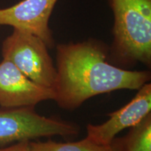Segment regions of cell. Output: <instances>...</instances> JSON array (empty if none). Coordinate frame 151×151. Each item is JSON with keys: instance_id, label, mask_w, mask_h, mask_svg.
Here are the masks:
<instances>
[{"instance_id": "cell-2", "label": "cell", "mask_w": 151, "mask_h": 151, "mask_svg": "<svg viewBox=\"0 0 151 151\" xmlns=\"http://www.w3.org/2000/svg\"><path fill=\"white\" fill-rule=\"evenodd\" d=\"M113 14V41L108 60L127 69L151 63V0H109Z\"/></svg>"}, {"instance_id": "cell-3", "label": "cell", "mask_w": 151, "mask_h": 151, "mask_svg": "<svg viewBox=\"0 0 151 151\" xmlns=\"http://www.w3.org/2000/svg\"><path fill=\"white\" fill-rule=\"evenodd\" d=\"M3 60L13 63L27 78L53 90L57 70L48 47L41 38L29 32L14 28L1 46Z\"/></svg>"}, {"instance_id": "cell-4", "label": "cell", "mask_w": 151, "mask_h": 151, "mask_svg": "<svg viewBox=\"0 0 151 151\" xmlns=\"http://www.w3.org/2000/svg\"><path fill=\"white\" fill-rule=\"evenodd\" d=\"M35 106L0 109V146L31 141L42 137L78 135L79 127L73 122L39 114Z\"/></svg>"}, {"instance_id": "cell-1", "label": "cell", "mask_w": 151, "mask_h": 151, "mask_svg": "<svg viewBox=\"0 0 151 151\" xmlns=\"http://www.w3.org/2000/svg\"><path fill=\"white\" fill-rule=\"evenodd\" d=\"M54 101L72 111L101 94L119 90H139L150 81L148 71L116 67L108 60L109 49L95 39L58 44L56 47Z\"/></svg>"}, {"instance_id": "cell-6", "label": "cell", "mask_w": 151, "mask_h": 151, "mask_svg": "<svg viewBox=\"0 0 151 151\" xmlns=\"http://www.w3.org/2000/svg\"><path fill=\"white\" fill-rule=\"evenodd\" d=\"M54 97L53 90L30 80L11 62L3 60L0 62L1 108L35 106Z\"/></svg>"}, {"instance_id": "cell-7", "label": "cell", "mask_w": 151, "mask_h": 151, "mask_svg": "<svg viewBox=\"0 0 151 151\" xmlns=\"http://www.w3.org/2000/svg\"><path fill=\"white\" fill-rule=\"evenodd\" d=\"M58 0H22L16 4L0 8V26L9 25L29 32L52 48L55 41L49 20Z\"/></svg>"}, {"instance_id": "cell-5", "label": "cell", "mask_w": 151, "mask_h": 151, "mask_svg": "<svg viewBox=\"0 0 151 151\" xmlns=\"http://www.w3.org/2000/svg\"><path fill=\"white\" fill-rule=\"evenodd\" d=\"M151 84L147 83L138 90L129 103L109 113V120L99 124L87 125L86 139L99 145H109L117 134L126 128L140 123L151 114Z\"/></svg>"}, {"instance_id": "cell-8", "label": "cell", "mask_w": 151, "mask_h": 151, "mask_svg": "<svg viewBox=\"0 0 151 151\" xmlns=\"http://www.w3.org/2000/svg\"><path fill=\"white\" fill-rule=\"evenodd\" d=\"M31 151H122L120 138H116L109 145H99L85 138L74 142L55 141H29Z\"/></svg>"}, {"instance_id": "cell-9", "label": "cell", "mask_w": 151, "mask_h": 151, "mask_svg": "<svg viewBox=\"0 0 151 151\" xmlns=\"http://www.w3.org/2000/svg\"><path fill=\"white\" fill-rule=\"evenodd\" d=\"M120 140L122 151H151V114Z\"/></svg>"}, {"instance_id": "cell-10", "label": "cell", "mask_w": 151, "mask_h": 151, "mask_svg": "<svg viewBox=\"0 0 151 151\" xmlns=\"http://www.w3.org/2000/svg\"><path fill=\"white\" fill-rule=\"evenodd\" d=\"M30 141H22L8 147H0V151H31Z\"/></svg>"}]
</instances>
